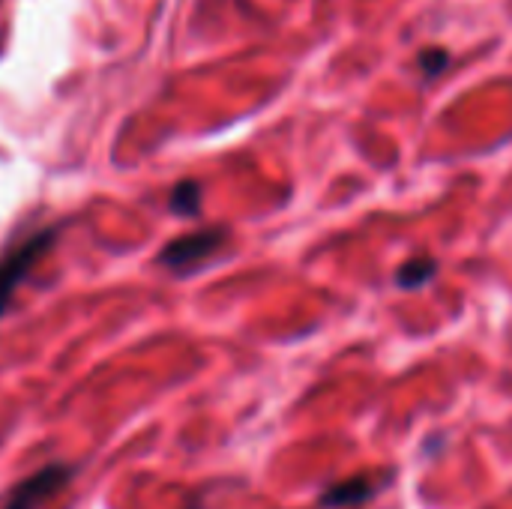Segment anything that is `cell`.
<instances>
[{
    "mask_svg": "<svg viewBox=\"0 0 512 509\" xmlns=\"http://www.w3.org/2000/svg\"><path fill=\"white\" fill-rule=\"evenodd\" d=\"M168 207H171L177 216L195 219V216L201 213V186H198L195 180H180V183L171 189Z\"/></svg>",
    "mask_w": 512,
    "mask_h": 509,
    "instance_id": "cell-6",
    "label": "cell"
},
{
    "mask_svg": "<svg viewBox=\"0 0 512 509\" xmlns=\"http://www.w3.org/2000/svg\"><path fill=\"white\" fill-rule=\"evenodd\" d=\"M417 66L423 69L426 78H435V75H441L450 66V51H444V48H426L417 57Z\"/></svg>",
    "mask_w": 512,
    "mask_h": 509,
    "instance_id": "cell-7",
    "label": "cell"
},
{
    "mask_svg": "<svg viewBox=\"0 0 512 509\" xmlns=\"http://www.w3.org/2000/svg\"><path fill=\"white\" fill-rule=\"evenodd\" d=\"M189 509H201V507H189Z\"/></svg>",
    "mask_w": 512,
    "mask_h": 509,
    "instance_id": "cell-8",
    "label": "cell"
},
{
    "mask_svg": "<svg viewBox=\"0 0 512 509\" xmlns=\"http://www.w3.org/2000/svg\"><path fill=\"white\" fill-rule=\"evenodd\" d=\"M387 483H375L372 477L360 474V477H351V480H342V483H333L327 492H321L318 498V507L321 509H342V507H360L366 504L369 498H375Z\"/></svg>",
    "mask_w": 512,
    "mask_h": 509,
    "instance_id": "cell-4",
    "label": "cell"
},
{
    "mask_svg": "<svg viewBox=\"0 0 512 509\" xmlns=\"http://www.w3.org/2000/svg\"><path fill=\"white\" fill-rule=\"evenodd\" d=\"M435 276H438V261L429 255H420V258H411L399 267L396 282L405 291H417V288H426Z\"/></svg>",
    "mask_w": 512,
    "mask_h": 509,
    "instance_id": "cell-5",
    "label": "cell"
},
{
    "mask_svg": "<svg viewBox=\"0 0 512 509\" xmlns=\"http://www.w3.org/2000/svg\"><path fill=\"white\" fill-rule=\"evenodd\" d=\"M228 240V231L213 225V228H201V231H192V234H183V237H174L162 252H159V264L177 276H186V273H195L207 258H213Z\"/></svg>",
    "mask_w": 512,
    "mask_h": 509,
    "instance_id": "cell-2",
    "label": "cell"
},
{
    "mask_svg": "<svg viewBox=\"0 0 512 509\" xmlns=\"http://www.w3.org/2000/svg\"><path fill=\"white\" fill-rule=\"evenodd\" d=\"M69 477H72V468L69 465H63V462L45 465L36 474H30L21 483H15L3 495L0 509H39L45 501H51L60 489L69 486Z\"/></svg>",
    "mask_w": 512,
    "mask_h": 509,
    "instance_id": "cell-3",
    "label": "cell"
},
{
    "mask_svg": "<svg viewBox=\"0 0 512 509\" xmlns=\"http://www.w3.org/2000/svg\"><path fill=\"white\" fill-rule=\"evenodd\" d=\"M57 225L54 228H39L21 240H15L3 255H0V315L9 309L12 294L18 288V282L30 273V267L54 246L57 240Z\"/></svg>",
    "mask_w": 512,
    "mask_h": 509,
    "instance_id": "cell-1",
    "label": "cell"
}]
</instances>
